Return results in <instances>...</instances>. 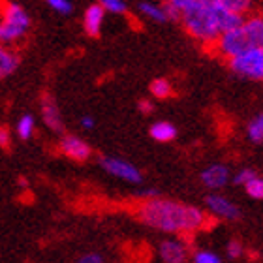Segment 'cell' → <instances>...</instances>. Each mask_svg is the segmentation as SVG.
Returning <instances> with one entry per match:
<instances>
[{"mask_svg":"<svg viewBox=\"0 0 263 263\" xmlns=\"http://www.w3.org/2000/svg\"><path fill=\"white\" fill-rule=\"evenodd\" d=\"M137 216L148 228L167 233H190L205 228L207 214L196 205L171 201V199H148L137 209Z\"/></svg>","mask_w":263,"mask_h":263,"instance_id":"cell-1","label":"cell"},{"mask_svg":"<svg viewBox=\"0 0 263 263\" xmlns=\"http://www.w3.org/2000/svg\"><path fill=\"white\" fill-rule=\"evenodd\" d=\"M177 10L181 11V21L190 36L214 45L222 36L214 0H173Z\"/></svg>","mask_w":263,"mask_h":263,"instance_id":"cell-2","label":"cell"},{"mask_svg":"<svg viewBox=\"0 0 263 263\" xmlns=\"http://www.w3.org/2000/svg\"><path fill=\"white\" fill-rule=\"evenodd\" d=\"M214 47L228 59H233L250 49L263 51V17L258 15L245 19V23L237 30L222 34Z\"/></svg>","mask_w":263,"mask_h":263,"instance_id":"cell-3","label":"cell"},{"mask_svg":"<svg viewBox=\"0 0 263 263\" xmlns=\"http://www.w3.org/2000/svg\"><path fill=\"white\" fill-rule=\"evenodd\" d=\"M30 28V15L19 4H6L0 15V44H10L23 38Z\"/></svg>","mask_w":263,"mask_h":263,"instance_id":"cell-4","label":"cell"},{"mask_svg":"<svg viewBox=\"0 0 263 263\" xmlns=\"http://www.w3.org/2000/svg\"><path fill=\"white\" fill-rule=\"evenodd\" d=\"M230 68L233 73L252 81H263V51L250 49L230 59Z\"/></svg>","mask_w":263,"mask_h":263,"instance_id":"cell-5","label":"cell"},{"mask_svg":"<svg viewBox=\"0 0 263 263\" xmlns=\"http://www.w3.org/2000/svg\"><path fill=\"white\" fill-rule=\"evenodd\" d=\"M100 165L104 167V171H107L109 175L121 179V181L132 182V184H139L143 181L141 171L137 170L136 165L126 162L122 158H117V156H102L100 158Z\"/></svg>","mask_w":263,"mask_h":263,"instance_id":"cell-6","label":"cell"},{"mask_svg":"<svg viewBox=\"0 0 263 263\" xmlns=\"http://www.w3.org/2000/svg\"><path fill=\"white\" fill-rule=\"evenodd\" d=\"M205 201H207L209 211L213 214H216V216H220V218H224V220L241 218V209L237 207L233 201H230L228 197L220 196V194H211V196H207Z\"/></svg>","mask_w":263,"mask_h":263,"instance_id":"cell-7","label":"cell"},{"mask_svg":"<svg viewBox=\"0 0 263 263\" xmlns=\"http://www.w3.org/2000/svg\"><path fill=\"white\" fill-rule=\"evenodd\" d=\"M61 151L71 160H77V162H85V160L90 158V147H88L87 141H83L81 137L77 136H64L61 139Z\"/></svg>","mask_w":263,"mask_h":263,"instance_id":"cell-8","label":"cell"},{"mask_svg":"<svg viewBox=\"0 0 263 263\" xmlns=\"http://www.w3.org/2000/svg\"><path fill=\"white\" fill-rule=\"evenodd\" d=\"M160 258L164 263H186L188 261V248L179 239H167L162 241L158 248Z\"/></svg>","mask_w":263,"mask_h":263,"instance_id":"cell-9","label":"cell"},{"mask_svg":"<svg viewBox=\"0 0 263 263\" xmlns=\"http://www.w3.org/2000/svg\"><path fill=\"white\" fill-rule=\"evenodd\" d=\"M201 182L211 190H218L230 182V170L222 164H213L201 171Z\"/></svg>","mask_w":263,"mask_h":263,"instance_id":"cell-10","label":"cell"},{"mask_svg":"<svg viewBox=\"0 0 263 263\" xmlns=\"http://www.w3.org/2000/svg\"><path fill=\"white\" fill-rule=\"evenodd\" d=\"M104 17L105 10L102 8V4H90L85 10V15H83V28L88 36L96 38L102 30V25H104Z\"/></svg>","mask_w":263,"mask_h":263,"instance_id":"cell-11","label":"cell"},{"mask_svg":"<svg viewBox=\"0 0 263 263\" xmlns=\"http://www.w3.org/2000/svg\"><path fill=\"white\" fill-rule=\"evenodd\" d=\"M42 117H44L45 124L53 132H62L64 122H62L61 111H59V105L53 100V96H49V94H44V98H42Z\"/></svg>","mask_w":263,"mask_h":263,"instance_id":"cell-12","label":"cell"},{"mask_svg":"<svg viewBox=\"0 0 263 263\" xmlns=\"http://www.w3.org/2000/svg\"><path fill=\"white\" fill-rule=\"evenodd\" d=\"M151 137H153L154 141H160V143H167L171 139H175L177 137V128L171 124V122H165V121H158L154 122L151 130H148Z\"/></svg>","mask_w":263,"mask_h":263,"instance_id":"cell-13","label":"cell"},{"mask_svg":"<svg viewBox=\"0 0 263 263\" xmlns=\"http://www.w3.org/2000/svg\"><path fill=\"white\" fill-rule=\"evenodd\" d=\"M19 66V57L0 44V79L11 76Z\"/></svg>","mask_w":263,"mask_h":263,"instance_id":"cell-14","label":"cell"},{"mask_svg":"<svg viewBox=\"0 0 263 263\" xmlns=\"http://www.w3.org/2000/svg\"><path fill=\"white\" fill-rule=\"evenodd\" d=\"M139 11H141L143 15L148 17V19H151V21H154V23H165V21H167L165 11H164V6L153 4V2H139Z\"/></svg>","mask_w":263,"mask_h":263,"instance_id":"cell-15","label":"cell"},{"mask_svg":"<svg viewBox=\"0 0 263 263\" xmlns=\"http://www.w3.org/2000/svg\"><path fill=\"white\" fill-rule=\"evenodd\" d=\"M171 92H173L171 83L167 81V79H164V77H158V79H154V81L151 83V94L156 96V98H160V100L170 98Z\"/></svg>","mask_w":263,"mask_h":263,"instance_id":"cell-16","label":"cell"},{"mask_svg":"<svg viewBox=\"0 0 263 263\" xmlns=\"http://www.w3.org/2000/svg\"><path fill=\"white\" fill-rule=\"evenodd\" d=\"M34 128H36V122H34L32 115H23L19 121H17V136L21 139H30L34 134Z\"/></svg>","mask_w":263,"mask_h":263,"instance_id":"cell-17","label":"cell"},{"mask_svg":"<svg viewBox=\"0 0 263 263\" xmlns=\"http://www.w3.org/2000/svg\"><path fill=\"white\" fill-rule=\"evenodd\" d=\"M248 137H250V141L254 143H263V113L256 115L252 121L248 122Z\"/></svg>","mask_w":263,"mask_h":263,"instance_id":"cell-18","label":"cell"},{"mask_svg":"<svg viewBox=\"0 0 263 263\" xmlns=\"http://www.w3.org/2000/svg\"><path fill=\"white\" fill-rule=\"evenodd\" d=\"M247 194L254 199H263V179L261 177H254L252 181L248 182L247 186H245Z\"/></svg>","mask_w":263,"mask_h":263,"instance_id":"cell-19","label":"cell"},{"mask_svg":"<svg viewBox=\"0 0 263 263\" xmlns=\"http://www.w3.org/2000/svg\"><path fill=\"white\" fill-rule=\"evenodd\" d=\"M222 4L226 10H230L231 13H237V15H242L250 8V2L247 0H222Z\"/></svg>","mask_w":263,"mask_h":263,"instance_id":"cell-20","label":"cell"},{"mask_svg":"<svg viewBox=\"0 0 263 263\" xmlns=\"http://www.w3.org/2000/svg\"><path fill=\"white\" fill-rule=\"evenodd\" d=\"M47 6H49L53 11L61 13V15H68V13H71V11H73V4H71V2H68V0H49V2H47Z\"/></svg>","mask_w":263,"mask_h":263,"instance_id":"cell-21","label":"cell"},{"mask_svg":"<svg viewBox=\"0 0 263 263\" xmlns=\"http://www.w3.org/2000/svg\"><path fill=\"white\" fill-rule=\"evenodd\" d=\"M194 263H222L218 254L211 252V250H199L194 254Z\"/></svg>","mask_w":263,"mask_h":263,"instance_id":"cell-22","label":"cell"},{"mask_svg":"<svg viewBox=\"0 0 263 263\" xmlns=\"http://www.w3.org/2000/svg\"><path fill=\"white\" fill-rule=\"evenodd\" d=\"M102 8L105 11H111V13H126L128 10L126 2H122V0H104Z\"/></svg>","mask_w":263,"mask_h":263,"instance_id":"cell-23","label":"cell"},{"mask_svg":"<svg viewBox=\"0 0 263 263\" xmlns=\"http://www.w3.org/2000/svg\"><path fill=\"white\" fill-rule=\"evenodd\" d=\"M254 177H258L254 170H241V171H237V175L233 177V182H235V184H241V186H247Z\"/></svg>","mask_w":263,"mask_h":263,"instance_id":"cell-24","label":"cell"},{"mask_svg":"<svg viewBox=\"0 0 263 263\" xmlns=\"http://www.w3.org/2000/svg\"><path fill=\"white\" fill-rule=\"evenodd\" d=\"M226 254H228V258L237 259L242 254V245L239 241H230L226 247Z\"/></svg>","mask_w":263,"mask_h":263,"instance_id":"cell-25","label":"cell"},{"mask_svg":"<svg viewBox=\"0 0 263 263\" xmlns=\"http://www.w3.org/2000/svg\"><path fill=\"white\" fill-rule=\"evenodd\" d=\"M76 263H104V258L96 252H88V254H83Z\"/></svg>","mask_w":263,"mask_h":263,"instance_id":"cell-26","label":"cell"},{"mask_svg":"<svg viewBox=\"0 0 263 263\" xmlns=\"http://www.w3.org/2000/svg\"><path fill=\"white\" fill-rule=\"evenodd\" d=\"M137 196L143 197L145 201H148V199H156V197H158V190H154V188H145V190H141Z\"/></svg>","mask_w":263,"mask_h":263,"instance_id":"cell-27","label":"cell"},{"mask_svg":"<svg viewBox=\"0 0 263 263\" xmlns=\"http://www.w3.org/2000/svg\"><path fill=\"white\" fill-rule=\"evenodd\" d=\"M0 147H10V132L4 126H0Z\"/></svg>","mask_w":263,"mask_h":263,"instance_id":"cell-28","label":"cell"},{"mask_svg":"<svg viewBox=\"0 0 263 263\" xmlns=\"http://www.w3.org/2000/svg\"><path fill=\"white\" fill-rule=\"evenodd\" d=\"M137 107H139V111L141 113H151V111L154 109V105H153V102L151 100H139V104H137Z\"/></svg>","mask_w":263,"mask_h":263,"instance_id":"cell-29","label":"cell"},{"mask_svg":"<svg viewBox=\"0 0 263 263\" xmlns=\"http://www.w3.org/2000/svg\"><path fill=\"white\" fill-rule=\"evenodd\" d=\"M81 126L85 128V130H92V128L96 126V121H94V117H90V115L81 117Z\"/></svg>","mask_w":263,"mask_h":263,"instance_id":"cell-30","label":"cell"},{"mask_svg":"<svg viewBox=\"0 0 263 263\" xmlns=\"http://www.w3.org/2000/svg\"><path fill=\"white\" fill-rule=\"evenodd\" d=\"M19 182H21V186H23V188H27V186H28V181H27V179H19Z\"/></svg>","mask_w":263,"mask_h":263,"instance_id":"cell-31","label":"cell"}]
</instances>
